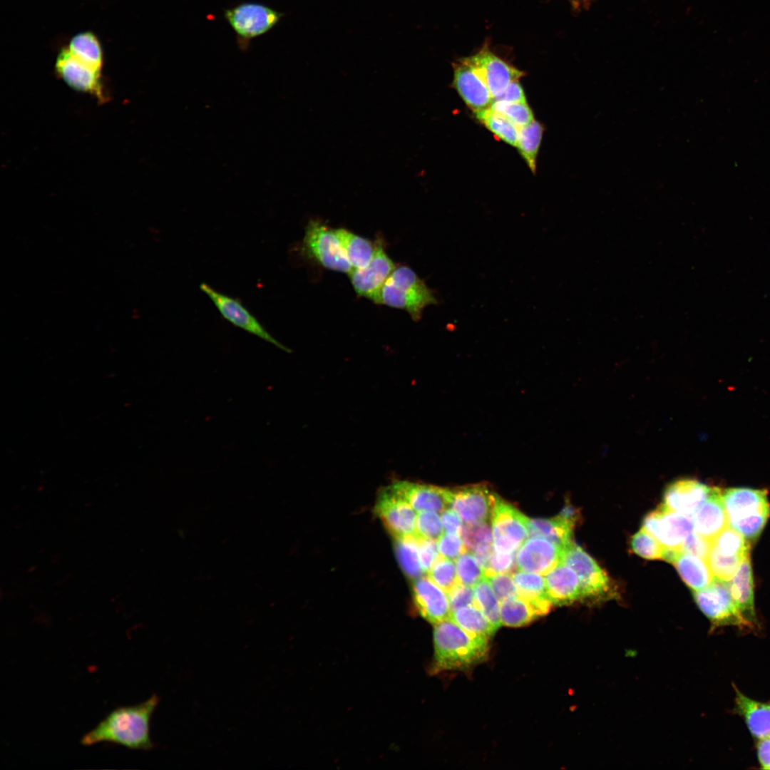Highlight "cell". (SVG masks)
Segmentation results:
<instances>
[{"label":"cell","mask_w":770,"mask_h":770,"mask_svg":"<svg viewBox=\"0 0 770 770\" xmlns=\"http://www.w3.org/2000/svg\"><path fill=\"white\" fill-rule=\"evenodd\" d=\"M159 700L157 694H153L140 704L115 708L83 735L81 744L92 746L106 742L134 750L152 749L150 722Z\"/></svg>","instance_id":"cell-1"},{"label":"cell","mask_w":770,"mask_h":770,"mask_svg":"<svg viewBox=\"0 0 770 770\" xmlns=\"http://www.w3.org/2000/svg\"><path fill=\"white\" fill-rule=\"evenodd\" d=\"M434 673L470 667L483 660L488 651V640L474 636L458 625L451 617L434 625Z\"/></svg>","instance_id":"cell-2"},{"label":"cell","mask_w":770,"mask_h":770,"mask_svg":"<svg viewBox=\"0 0 770 770\" xmlns=\"http://www.w3.org/2000/svg\"><path fill=\"white\" fill-rule=\"evenodd\" d=\"M766 490L729 488L722 491L729 525L749 543L756 540L770 517Z\"/></svg>","instance_id":"cell-3"},{"label":"cell","mask_w":770,"mask_h":770,"mask_svg":"<svg viewBox=\"0 0 770 770\" xmlns=\"http://www.w3.org/2000/svg\"><path fill=\"white\" fill-rule=\"evenodd\" d=\"M438 303L433 290L411 268L399 266L382 287L376 304L405 310L418 321L426 307Z\"/></svg>","instance_id":"cell-4"},{"label":"cell","mask_w":770,"mask_h":770,"mask_svg":"<svg viewBox=\"0 0 770 770\" xmlns=\"http://www.w3.org/2000/svg\"><path fill=\"white\" fill-rule=\"evenodd\" d=\"M693 596L699 608L714 627H754L737 608L727 581L714 577L707 587L693 591Z\"/></svg>","instance_id":"cell-5"},{"label":"cell","mask_w":770,"mask_h":770,"mask_svg":"<svg viewBox=\"0 0 770 770\" xmlns=\"http://www.w3.org/2000/svg\"><path fill=\"white\" fill-rule=\"evenodd\" d=\"M302 251L326 269L346 274L353 270L334 230L319 220L307 223Z\"/></svg>","instance_id":"cell-6"},{"label":"cell","mask_w":770,"mask_h":770,"mask_svg":"<svg viewBox=\"0 0 770 770\" xmlns=\"http://www.w3.org/2000/svg\"><path fill=\"white\" fill-rule=\"evenodd\" d=\"M491 520L495 552L515 553L528 538V518L499 496Z\"/></svg>","instance_id":"cell-7"},{"label":"cell","mask_w":770,"mask_h":770,"mask_svg":"<svg viewBox=\"0 0 770 770\" xmlns=\"http://www.w3.org/2000/svg\"><path fill=\"white\" fill-rule=\"evenodd\" d=\"M224 16L239 39L246 41L272 29L283 14L262 4L245 2L226 9Z\"/></svg>","instance_id":"cell-8"},{"label":"cell","mask_w":770,"mask_h":770,"mask_svg":"<svg viewBox=\"0 0 770 770\" xmlns=\"http://www.w3.org/2000/svg\"><path fill=\"white\" fill-rule=\"evenodd\" d=\"M642 528L665 548L679 552H682L686 539L694 530L692 515L672 510L664 503L646 515Z\"/></svg>","instance_id":"cell-9"},{"label":"cell","mask_w":770,"mask_h":770,"mask_svg":"<svg viewBox=\"0 0 770 770\" xmlns=\"http://www.w3.org/2000/svg\"><path fill=\"white\" fill-rule=\"evenodd\" d=\"M498 496L486 484L449 488L448 508L466 525H474L488 521Z\"/></svg>","instance_id":"cell-10"},{"label":"cell","mask_w":770,"mask_h":770,"mask_svg":"<svg viewBox=\"0 0 770 770\" xmlns=\"http://www.w3.org/2000/svg\"><path fill=\"white\" fill-rule=\"evenodd\" d=\"M374 510L395 540L416 537V511L389 486L381 491Z\"/></svg>","instance_id":"cell-11"},{"label":"cell","mask_w":770,"mask_h":770,"mask_svg":"<svg viewBox=\"0 0 770 770\" xmlns=\"http://www.w3.org/2000/svg\"><path fill=\"white\" fill-rule=\"evenodd\" d=\"M200 290L212 302L221 316L230 324L287 352L290 350L277 341L237 299L220 292L205 282Z\"/></svg>","instance_id":"cell-12"},{"label":"cell","mask_w":770,"mask_h":770,"mask_svg":"<svg viewBox=\"0 0 770 770\" xmlns=\"http://www.w3.org/2000/svg\"><path fill=\"white\" fill-rule=\"evenodd\" d=\"M576 573L582 599H604L611 595V584L606 573L582 548L574 542L563 555L562 562Z\"/></svg>","instance_id":"cell-13"},{"label":"cell","mask_w":770,"mask_h":770,"mask_svg":"<svg viewBox=\"0 0 770 770\" xmlns=\"http://www.w3.org/2000/svg\"><path fill=\"white\" fill-rule=\"evenodd\" d=\"M395 268L384 246L378 242L368 265L361 269H353L348 274L357 295L377 303L382 287Z\"/></svg>","instance_id":"cell-14"},{"label":"cell","mask_w":770,"mask_h":770,"mask_svg":"<svg viewBox=\"0 0 770 770\" xmlns=\"http://www.w3.org/2000/svg\"><path fill=\"white\" fill-rule=\"evenodd\" d=\"M56 70L74 90L90 93L98 100H104L101 70L80 60L68 48L63 49L58 55Z\"/></svg>","instance_id":"cell-15"},{"label":"cell","mask_w":770,"mask_h":770,"mask_svg":"<svg viewBox=\"0 0 770 770\" xmlns=\"http://www.w3.org/2000/svg\"><path fill=\"white\" fill-rule=\"evenodd\" d=\"M453 86L474 113L489 108L493 97L471 57L454 63Z\"/></svg>","instance_id":"cell-16"},{"label":"cell","mask_w":770,"mask_h":770,"mask_svg":"<svg viewBox=\"0 0 770 770\" xmlns=\"http://www.w3.org/2000/svg\"><path fill=\"white\" fill-rule=\"evenodd\" d=\"M563 552L554 543L540 537H529L515 554L520 570L546 575L562 562Z\"/></svg>","instance_id":"cell-17"},{"label":"cell","mask_w":770,"mask_h":770,"mask_svg":"<svg viewBox=\"0 0 770 770\" xmlns=\"http://www.w3.org/2000/svg\"><path fill=\"white\" fill-rule=\"evenodd\" d=\"M470 57L494 100L503 93L510 83L524 75L523 72L491 52L486 46Z\"/></svg>","instance_id":"cell-18"},{"label":"cell","mask_w":770,"mask_h":770,"mask_svg":"<svg viewBox=\"0 0 770 770\" xmlns=\"http://www.w3.org/2000/svg\"><path fill=\"white\" fill-rule=\"evenodd\" d=\"M412 591L416 609L426 620L435 625L451 617L447 593L428 577L414 580Z\"/></svg>","instance_id":"cell-19"},{"label":"cell","mask_w":770,"mask_h":770,"mask_svg":"<svg viewBox=\"0 0 770 770\" xmlns=\"http://www.w3.org/2000/svg\"><path fill=\"white\" fill-rule=\"evenodd\" d=\"M389 487L416 512L441 513L448 508L449 488L410 481H396Z\"/></svg>","instance_id":"cell-20"},{"label":"cell","mask_w":770,"mask_h":770,"mask_svg":"<svg viewBox=\"0 0 770 770\" xmlns=\"http://www.w3.org/2000/svg\"><path fill=\"white\" fill-rule=\"evenodd\" d=\"M712 489V487L694 479L676 481L667 487L664 504L672 510L692 516Z\"/></svg>","instance_id":"cell-21"},{"label":"cell","mask_w":770,"mask_h":770,"mask_svg":"<svg viewBox=\"0 0 770 770\" xmlns=\"http://www.w3.org/2000/svg\"><path fill=\"white\" fill-rule=\"evenodd\" d=\"M692 519L694 530L710 541L729 525L720 488L712 487L708 498L692 515Z\"/></svg>","instance_id":"cell-22"},{"label":"cell","mask_w":770,"mask_h":770,"mask_svg":"<svg viewBox=\"0 0 770 770\" xmlns=\"http://www.w3.org/2000/svg\"><path fill=\"white\" fill-rule=\"evenodd\" d=\"M545 582L553 605H568L582 599L580 584L576 573L563 563L545 575Z\"/></svg>","instance_id":"cell-23"},{"label":"cell","mask_w":770,"mask_h":770,"mask_svg":"<svg viewBox=\"0 0 770 770\" xmlns=\"http://www.w3.org/2000/svg\"><path fill=\"white\" fill-rule=\"evenodd\" d=\"M731 595L743 616L752 625L756 622L754 599V580L750 554L739 565L736 572L729 580Z\"/></svg>","instance_id":"cell-24"},{"label":"cell","mask_w":770,"mask_h":770,"mask_svg":"<svg viewBox=\"0 0 770 770\" xmlns=\"http://www.w3.org/2000/svg\"><path fill=\"white\" fill-rule=\"evenodd\" d=\"M734 687L735 712L744 719L751 735L758 739L770 736V703L752 699Z\"/></svg>","instance_id":"cell-25"},{"label":"cell","mask_w":770,"mask_h":770,"mask_svg":"<svg viewBox=\"0 0 770 770\" xmlns=\"http://www.w3.org/2000/svg\"><path fill=\"white\" fill-rule=\"evenodd\" d=\"M672 563L693 591L705 588L714 578L707 561L697 555L680 552Z\"/></svg>","instance_id":"cell-26"},{"label":"cell","mask_w":770,"mask_h":770,"mask_svg":"<svg viewBox=\"0 0 770 770\" xmlns=\"http://www.w3.org/2000/svg\"><path fill=\"white\" fill-rule=\"evenodd\" d=\"M574 525L558 515L553 518H528V537H540L554 543L563 552L573 543Z\"/></svg>","instance_id":"cell-27"},{"label":"cell","mask_w":770,"mask_h":770,"mask_svg":"<svg viewBox=\"0 0 770 770\" xmlns=\"http://www.w3.org/2000/svg\"><path fill=\"white\" fill-rule=\"evenodd\" d=\"M511 575L519 596L533 603L543 615H546L553 603L547 593L545 578L524 570L513 572Z\"/></svg>","instance_id":"cell-28"},{"label":"cell","mask_w":770,"mask_h":770,"mask_svg":"<svg viewBox=\"0 0 770 770\" xmlns=\"http://www.w3.org/2000/svg\"><path fill=\"white\" fill-rule=\"evenodd\" d=\"M461 537L466 550L472 553L483 570L494 549L492 528L488 521L463 526Z\"/></svg>","instance_id":"cell-29"},{"label":"cell","mask_w":770,"mask_h":770,"mask_svg":"<svg viewBox=\"0 0 770 770\" xmlns=\"http://www.w3.org/2000/svg\"><path fill=\"white\" fill-rule=\"evenodd\" d=\"M334 231L353 269L367 266L374 256L376 243L344 228Z\"/></svg>","instance_id":"cell-30"},{"label":"cell","mask_w":770,"mask_h":770,"mask_svg":"<svg viewBox=\"0 0 770 770\" xmlns=\"http://www.w3.org/2000/svg\"><path fill=\"white\" fill-rule=\"evenodd\" d=\"M541 616L543 615L533 603L520 596L500 602V622L505 626H523Z\"/></svg>","instance_id":"cell-31"},{"label":"cell","mask_w":770,"mask_h":770,"mask_svg":"<svg viewBox=\"0 0 770 770\" xmlns=\"http://www.w3.org/2000/svg\"><path fill=\"white\" fill-rule=\"evenodd\" d=\"M451 618L469 634L486 640H489L497 630L475 605L452 611Z\"/></svg>","instance_id":"cell-32"},{"label":"cell","mask_w":770,"mask_h":770,"mask_svg":"<svg viewBox=\"0 0 770 770\" xmlns=\"http://www.w3.org/2000/svg\"><path fill=\"white\" fill-rule=\"evenodd\" d=\"M476 118L497 137L510 145L517 147L519 128L503 114L491 107L475 113Z\"/></svg>","instance_id":"cell-33"},{"label":"cell","mask_w":770,"mask_h":770,"mask_svg":"<svg viewBox=\"0 0 770 770\" xmlns=\"http://www.w3.org/2000/svg\"><path fill=\"white\" fill-rule=\"evenodd\" d=\"M67 48L80 60L101 70L103 52L98 39L93 34L85 32L76 35L71 40Z\"/></svg>","instance_id":"cell-34"},{"label":"cell","mask_w":770,"mask_h":770,"mask_svg":"<svg viewBox=\"0 0 770 770\" xmlns=\"http://www.w3.org/2000/svg\"><path fill=\"white\" fill-rule=\"evenodd\" d=\"M395 550L400 565L408 578L414 580L423 576L424 572L420 563L416 537L395 540Z\"/></svg>","instance_id":"cell-35"},{"label":"cell","mask_w":770,"mask_h":770,"mask_svg":"<svg viewBox=\"0 0 770 770\" xmlns=\"http://www.w3.org/2000/svg\"><path fill=\"white\" fill-rule=\"evenodd\" d=\"M543 133V125L535 120L519 129L517 147L533 173Z\"/></svg>","instance_id":"cell-36"},{"label":"cell","mask_w":770,"mask_h":770,"mask_svg":"<svg viewBox=\"0 0 770 770\" xmlns=\"http://www.w3.org/2000/svg\"><path fill=\"white\" fill-rule=\"evenodd\" d=\"M712 545L724 556L744 558L750 554V543L729 525L713 540Z\"/></svg>","instance_id":"cell-37"},{"label":"cell","mask_w":770,"mask_h":770,"mask_svg":"<svg viewBox=\"0 0 770 770\" xmlns=\"http://www.w3.org/2000/svg\"><path fill=\"white\" fill-rule=\"evenodd\" d=\"M476 606L498 629L500 625V602L486 577L473 587Z\"/></svg>","instance_id":"cell-38"},{"label":"cell","mask_w":770,"mask_h":770,"mask_svg":"<svg viewBox=\"0 0 770 770\" xmlns=\"http://www.w3.org/2000/svg\"><path fill=\"white\" fill-rule=\"evenodd\" d=\"M427 574L428 577L446 592L450 591L459 582L456 565L453 560L441 555L433 563Z\"/></svg>","instance_id":"cell-39"},{"label":"cell","mask_w":770,"mask_h":770,"mask_svg":"<svg viewBox=\"0 0 770 770\" xmlns=\"http://www.w3.org/2000/svg\"><path fill=\"white\" fill-rule=\"evenodd\" d=\"M459 582L474 587L485 578V572L474 555L466 550L456 560Z\"/></svg>","instance_id":"cell-40"},{"label":"cell","mask_w":770,"mask_h":770,"mask_svg":"<svg viewBox=\"0 0 770 770\" xmlns=\"http://www.w3.org/2000/svg\"><path fill=\"white\" fill-rule=\"evenodd\" d=\"M744 558L724 556L720 554L712 543L707 560L714 577L728 582L732 578Z\"/></svg>","instance_id":"cell-41"},{"label":"cell","mask_w":770,"mask_h":770,"mask_svg":"<svg viewBox=\"0 0 770 770\" xmlns=\"http://www.w3.org/2000/svg\"><path fill=\"white\" fill-rule=\"evenodd\" d=\"M632 550L646 559H664L665 548L648 531L642 528L631 538Z\"/></svg>","instance_id":"cell-42"},{"label":"cell","mask_w":770,"mask_h":770,"mask_svg":"<svg viewBox=\"0 0 770 770\" xmlns=\"http://www.w3.org/2000/svg\"><path fill=\"white\" fill-rule=\"evenodd\" d=\"M490 107L503 114L519 128L534 120L533 112L526 102L507 103L495 100Z\"/></svg>","instance_id":"cell-43"},{"label":"cell","mask_w":770,"mask_h":770,"mask_svg":"<svg viewBox=\"0 0 770 770\" xmlns=\"http://www.w3.org/2000/svg\"><path fill=\"white\" fill-rule=\"evenodd\" d=\"M443 534L441 517L436 512H419L416 518V538L437 541Z\"/></svg>","instance_id":"cell-44"},{"label":"cell","mask_w":770,"mask_h":770,"mask_svg":"<svg viewBox=\"0 0 770 770\" xmlns=\"http://www.w3.org/2000/svg\"><path fill=\"white\" fill-rule=\"evenodd\" d=\"M499 602L519 596L511 574L498 573L485 576Z\"/></svg>","instance_id":"cell-45"},{"label":"cell","mask_w":770,"mask_h":770,"mask_svg":"<svg viewBox=\"0 0 770 770\" xmlns=\"http://www.w3.org/2000/svg\"><path fill=\"white\" fill-rule=\"evenodd\" d=\"M437 541L440 555L451 560H456L466 551L461 535L457 533H443Z\"/></svg>","instance_id":"cell-46"},{"label":"cell","mask_w":770,"mask_h":770,"mask_svg":"<svg viewBox=\"0 0 770 770\" xmlns=\"http://www.w3.org/2000/svg\"><path fill=\"white\" fill-rule=\"evenodd\" d=\"M515 566H516L515 553H501L493 550L488 565L484 570L485 576L498 573H510L511 574Z\"/></svg>","instance_id":"cell-47"},{"label":"cell","mask_w":770,"mask_h":770,"mask_svg":"<svg viewBox=\"0 0 770 770\" xmlns=\"http://www.w3.org/2000/svg\"><path fill=\"white\" fill-rule=\"evenodd\" d=\"M447 593L451 612L467 605H475L473 589L458 582Z\"/></svg>","instance_id":"cell-48"},{"label":"cell","mask_w":770,"mask_h":770,"mask_svg":"<svg viewBox=\"0 0 770 770\" xmlns=\"http://www.w3.org/2000/svg\"><path fill=\"white\" fill-rule=\"evenodd\" d=\"M712 543V541L706 539L694 530L686 539L682 547V552L697 555L707 560Z\"/></svg>","instance_id":"cell-49"},{"label":"cell","mask_w":770,"mask_h":770,"mask_svg":"<svg viewBox=\"0 0 770 770\" xmlns=\"http://www.w3.org/2000/svg\"><path fill=\"white\" fill-rule=\"evenodd\" d=\"M419 553L421 568L424 573H427L440 553L436 540L425 538H418Z\"/></svg>","instance_id":"cell-50"},{"label":"cell","mask_w":770,"mask_h":770,"mask_svg":"<svg viewBox=\"0 0 770 770\" xmlns=\"http://www.w3.org/2000/svg\"><path fill=\"white\" fill-rule=\"evenodd\" d=\"M441 518L446 533H457L461 535L463 528L462 520L451 508H446L441 513Z\"/></svg>","instance_id":"cell-51"},{"label":"cell","mask_w":770,"mask_h":770,"mask_svg":"<svg viewBox=\"0 0 770 770\" xmlns=\"http://www.w3.org/2000/svg\"><path fill=\"white\" fill-rule=\"evenodd\" d=\"M495 100L502 101L507 103L526 102L523 89L520 86L518 80L513 81L511 83H510V85L503 92V93Z\"/></svg>","instance_id":"cell-52"},{"label":"cell","mask_w":770,"mask_h":770,"mask_svg":"<svg viewBox=\"0 0 770 770\" xmlns=\"http://www.w3.org/2000/svg\"><path fill=\"white\" fill-rule=\"evenodd\" d=\"M756 749L761 768L770 769V736L759 739Z\"/></svg>","instance_id":"cell-53"},{"label":"cell","mask_w":770,"mask_h":770,"mask_svg":"<svg viewBox=\"0 0 770 770\" xmlns=\"http://www.w3.org/2000/svg\"><path fill=\"white\" fill-rule=\"evenodd\" d=\"M558 515L574 526L575 525L578 519V513L576 509L572 505H565Z\"/></svg>","instance_id":"cell-54"}]
</instances>
